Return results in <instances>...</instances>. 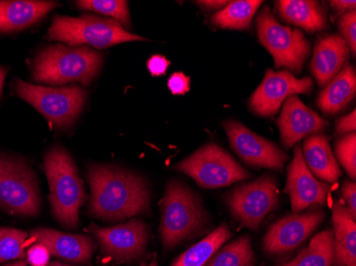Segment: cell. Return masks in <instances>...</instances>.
Returning a JSON list of instances; mask_svg holds the SVG:
<instances>
[{
	"mask_svg": "<svg viewBox=\"0 0 356 266\" xmlns=\"http://www.w3.org/2000/svg\"><path fill=\"white\" fill-rule=\"evenodd\" d=\"M88 181L90 212L106 221H121L149 210V191L143 178L113 166L91 165Z\"/></svg>",
	"mask_w": 356,
	"mask_h": 266,
	"instance_id": "cell-1",
	"label": "cell"
},
{
	"mask_svg": "<svg viewBox=\"0 0 356 266\" xmlns=\"http://www.w3.org/2000/svg\"><path fill=\"white\" fill-rule=\"evenodd\" d=\"M43 169L54 216L67 228L78 227L79 209L87 201V194L75 162L65 149L55 147L46 153Z\"/></svg>",
	"mask_w": 356,
	"mask_h": 266,
	"instance_id": "cell-2",
	"label": "cell"
},
{
	"mask_svg": "<svg viewBox=\"0 0 356 266\" xmlns=\"http://www.w3.org/2000/svg\"><path fill=\"white\" fill-rule=\"evenodd\" d=\"M103 60L102 53L89 47L51 46L35 58L33 79L49 85H64L74 81L90 85L99 75Z\"/></svg>",
	"mask_w": 356,
	"mask_h": 266,
	"instance_id": "cell-3",
	"label": "cell"
},
{
	"mask_svg": "<svg viewBox=\"0 0 356 266\" xmlns=\"http://www.w3.org/2000/svg\"><path fill=\"white\" fill-rule=\"evenodd\" d=\"M160 209V235L167 248L174 247L191 237L205 223V211L199 198L177 180L168 183Z\"/></svg>",
	"mask_w": 356,
	"mask_h": 266,
	"instance_id": "cell-4",
	"label": "cell"
},
{
	"mask_svg": "<svg viewBox=\"0 0 356 266\" xmlns=\"http://www.w3.org/2000/svg\"><path fill=\"white\" fill-rule=\"evenodd\" d=\"M47 38L71 46L87 44L95 48H107L124 42L144 41V38L126 31L117 21L101 19L91 14H83L80 17L55 16Z\"/></svg>",
	"mask_w": 356,
	"mask_h": 266,
	"instance_id": "cell-5",
	"label": "cell"
},
{
	"mask_svg": "<svg viewBox=\"0 0 356 266\" xmlns=\"http://www.w3.org/2000/svg\"><path fill=\"white\" fill-rule=\"evenodd\" d=\"M256 27L258 40L271 53L275 66L301 73L311 53V44L304 37L303 32L281 25L268 6L258 14Z\"/></svg>",
	"mask_w": 356,
	"mask_h": 266,
	"instance_id": "cell-6",
	"label": "cell"
},
{
	"mask_svg": "<svg viewBox=\"0 0 356 266\" xmlns=\"http://www.w3.org/2000/svg\"><path fill=\"white\" fill-rule=\"evenodd\" d=\"M175 169L190 176L205 189L229 187L251 177L249 172L216 144H207L200 148L179 162Z\"/></svg>",
	"mask_w": 356,
	"mask_h": 266,
	"instance_id": "cell-7",
	"label": "cell"
},
{
	"mask_svg": "<svg viewBox=\"0 0 356 266\" xmlns=\"http://www.w3.org/2000/svg\"><path fill=\"white\" fill-rule=\"evenodd\" d=\"M14 90L24 101L39 110L48 121L58 127L71 125L85 106L87 92L81 87L53 89L38 87L17 79Z\"/></svg>",
	"mask_w": 356,
	"mask_h": 266,
	"instance_id": "cell-8",
	"label": "cell"
},
{
	"mask_svg": "<svg viewBox=\"0 0 356 266\" xmlns=\"http://www.w3.org/2000/svg\"><path fill=\"white\" fill-rule=\"evenodd\" d=\"M0 207L22 215H37L40 211L35 174L22 160L3 155H0Z\"/></svg>",
	"mask_w": 356,
	"mask_h": 266,
	"instance_id": "cell-9",
	"label": "cell"
},
{
	"mask_svg": "<svg viewBox=\"0 0 356 266\" xmlns=\"http://www.w3.org/2000/svg\"><path fill=\"white\" fill-rule=\"evenodd\" d=\"M234 217L250 229H258L266 216L279 203V187L275 178L263 176L241 185L227 196Z\"/></svg>",
	"mask_w": 356,
	"mask_h": 266,
	"instance_id": "cell-10",
	"label": "cell"
},
{
	"mask_svg": "<svg viewBox=\"0 0 356 266\" xmlns=\"http://www.w3.org/2000/svg\"><path fill=\"white\" fill-rule=\"evenodd\" d=\"M223 127L232 148L245 163L258 169H283L288 156L275 144L259 137L238 122H224Z\"/></svg>",
	"mask_w": 356,
	"mask_h": 266,
	"instance_id": "cell-11",
	"label": "cell"
},
{
	"mask_svg": "<svg viewBox=\"0 0 356 266\" xmlns=\"http://www.w3.org/2000/svg\"><path fill=\"white\" fill-rule=\"evenodd\" d=\"M313 90V80L296 78L289 71L268 69L261 85L250 98V109L259 116L270 117L277 114L282 103L290 96L307 94Z\"/></svg>",
	"mask_w": 356,
	"mask_h": 266,
	"instance_id": "cell-12",
	"label": "cell"
},
{
	"mask_svg": "<svg viewBox=\"0 0 356 266\" xmlns=\"http://www.w3.org/2000/svg\"><path fill=\"white\" fill-rule=\"evenodd\" d=\"M90 230L99 241L102 253L118 261H131L141 257L149 242L147 224L140 219L110 228L92 225Z\"/></svg>",
	"mask_w": 356,
	"mask_h": 266,
	"instance_id": "cell-13",
	"label": "cell"
},
{
	"mask_svg": "<svg viewBox=\"0 0 356 266\" xmlns=\"http://www.w3.org/2000/svg\"><path fill=\"white\" fill-rule=\"evenodd\" d=\"M323 211L295 213L285 216L268 230L264 249L270 255H284L295 251L325 219Z\"/></svg>",
	"mask_w": 356,
	"mask_h": 266,
	"instance_id": "cell-14",
	"label": "cell"
},
{
	"mask_svg": "<svg viewBox=\"0 0 356 266\" xmlns=\"http://www.w3.org/2000/svg\"><path fill=\"white\" fill-rule=\"evenodd\" d=\"M330 190L329 183L318 181L311 173L304 161L301 147H296L293 161L288 166L285 188L293 213H299L312 206L325 205Z\"/></svg>",
	"mask_w": 356,
	"mask_h": 266,
	"instance_id": "cell-15",
	"label": "cell"
},
{
	"mask_svg": "<svg viewBox=\"0 0 356 266\" xmlns=\"http://www.w3.org/2000/svg\"><path fill=\"white\" fill-rule=\"evenodd\" d=\"M277 124L281 132L282 143L287 148L327 127V122L304 105L296 95L286 99Z\"/></svg>",
	"mask_w": 356,
	"mask_h": 266,
	"instance_id": "cell-16",
	"label": "cell"
},
{
	"mask_svg": "<svg viewBox=\"0 0 356 266\" xmlns=\"http://www.w3.org/2000/svg\"><path fill=\"white\" fill-rule=\"evenodd\" d=\"M31 237L43 244L55 257L75 263H86L91 259L95 243L88 235H71L48 228L32 230Z\"/></svg>",
	"mask_w": 356,
	"mask_h": 266,
	"instance_id": "cell-17",
	"label": "cell"
},
{
	"mask_svg": "<svg viewBox=\"0 0 356 266\" xmlns=\"http://www.w3.org/2000/svg\"><path fill=\"white\" fill-rule=\"evenodd\" d=\"M349 55V47L341 35H325L318 40L311 71L320 87H325L341 73Z\"/></svg>",
	"mask_w": 356,
	"mask_h": 266,
	"instance_id": "cell-18",
	"label": "cell"
},
{
	"mask_svg": "<svg viewBox=\"0 0 356 266\" xmlns=\"http://www.w3.org/2000/svg\"><path fill=\"white\" fill-rule=\"evenodd\" d=\"M335 266H356V224L347 208L335 203L332 210Z\"/></svg>",
	"mask_w": 356,
	"mask_h": 266,
	"instance_id": "cell-19",
	"label": "cell"
},
{
	"mask_svg": "<svg viewBox=\"0 0 356 266\" xmlns=\"http://www.w3.org/2000/svg\"><path fill=\"white\" fill-rule=\"evenodd\" d=\"M275 10L284 22L306 31H321L327 27V12L317 1L280 0L275 3Z\"/></svg>",
	"mask_w": 356,
	"mask_h": 266,
	"instance_id": "cell-20",
	"label": "cell"
},
{
	"mask_svg": "<svg viewBox=\"0 0 356 266\" xmlns=\"http://www.w3.org/2000/svg\"><path fill=\"white\" fill-rule=\"evenodd\" d=\"M302 156L314 176L329 183L341 178V171L325 135H311L304 141Z\"/></svg>",
	"mask_w": 356,
	"mask_h": 266,
	"instance_id": "cell-21",
	"label": "cell"
},
{
	"mask_svg": "<svg viewBox=\"0 0 356 266\" xmlns=\"http://www.w3.org/2000/svg\"><path fill=\"white\" fill-rule=\"evenodd\" d=\"M57 6L53 1H0V32L25 29Z\"/></svg>",
	"mask_w": 356,
	"mask_h": 266,
	"instance_id": "cell-22",
	"label": "cell"
},
{
	"mask_svg": "<svg viewBox=\"0 0 356 266\" xmlns=\"http://www.w3.org/2000/svg\"><path fill=\"white\" fill-rule=\"evenodd\" d=\"M356 91L355 71L351 65H346L341 73L325 85L318 98V107L323 113H338L351 103Z\"/></svg>",
	"mask_w": 356,
	"mask_h": 266,
	"instance_id": "cell-23",
	"label": "cell"
},
{
	"mask_svg": "<svg viewBox=\"0 0 356 266\" xmlns=\"http://www.w3.org/2000/svg\"><path fill=\"white\" fill-rule=\"evenodd\" d=\"M232 238L229 226L222 224L205 239L197 242L177 258L172 266H205L225 242Z\"/></svg>",
	"mask_w": 356,
	"mask_h": 266,
	"instance_id": "cell-24",
	"label": "cell"
},
{
	"mask_svg": "<svg viewBox=\"0 0 356 266\" xmlns=\"http://www.w3.org/2000/svg\"><path fill=\"white\" fill-rule=\"evenodd\" d=\"M263 3L261 0L231 1L211 16V23L223 29H248L251 26L252 19L258 8Z\"/></svg>",
	"mask_w": 356,
	"mask_h": 266,
	"instance_id": "cell-25",
	"label": "cell"
},
{
	"mask_svg": "<svg viewBox=\"0 0 356 266\" xmlns=\"http://www.w3.org/2000/svg\"><path fill=\"white\" fill-rule=\"evenodd\" d=\"M333 262V230H325L313 238L295 259L280 266H331Z\"/></svg>",
	"mask_w": 356,
	"mask_h": 266,
	"instance_id": "cell-26",
	"label": "cell"
},
{
	"mask_svg": "<svg viewBox=\"0 0 356 266\" xmlns=\"http://www.w3.org/2000/svg\"><path fill=\"white\" fill-rule=\"evenodd\" d=\"M255 256L250 237L239 238L218 251L206 266H254Z\"/></svg>",
	"mask_w": 356,
	"mask_h": 266,
	"instance_id": "cell-27",
	"label": "cell"
},
{
	"mask_svg": "<svg viewBox=\"0 0 356 266\" xmlns=\"http://www.w3.org/2000/svg\"><path fill=\"white\" fill-rule=\"evenodd\" d=\"M28 233L13 228H0V262L25 258Z\"/></svg>",
	"mask_w": 356,
	"mask_h": 266,
	"instance_id": "cell-28",
	"label": "cell"
},
{
	"mask_svg": "<svg viewBox=\"0 0 356 266\" xmlns=\"http://www.w3.org/2000/svg\"><path fill=\"white\" fill-rule=\"evenodd\" d=\"M77 6L80 9L112 16L122 26L131 27V17H129L127 1H123V0H87V1H77Z\"/></svg>",
	"mask_w": 356,
	"mask_h": 266,
	"instance_id": "cell-29",
	"label": "cell"
},
{
	"mask_svg": "<svg viewBox=\"0 0 356 266\" xmlns=\"http://www.w3.org/2000/svg\"><path fill=\"white\" fill-rule=\"evenodd\" d=\"M336 155L351 178L356 177V135L349 133L336 142Z\"/></svg>",
	"mask_w": 356,
	"mask_h": 266,
	"instance_id": "cell-30",
	"label": "cell"
},
{
	"mask_svg": "<svg viewBox=\"0 0 356 266\" xmlns=\"http://www.w3.org/2000/svg\"><path fill=\"white\" fill-rule=\"evenodd\" d=\"M338 27L343 33V39L347 43L352 55L356 53V12L350 11L338 19Z\"/></svg>",
	"mask_w": 356,
	"mask_h": 266,
	"instance_id": "cell-31",
	"label": "cell"
},
{
	"mask_svg": "<svg viewBox=\"0 0 356 266\" xmlns=\"http://www.w3.org/2000/svg\"><path fill=\"white\" fill-rule=\"evenodd\" d=\"M49 251L43 244L37 243L27 253V260L31 266H46L49 261Z\"/></svg>",
	"mask_w": 356,
	"mask_h": 266,
	"instance_id": "cell-32",
	"label": "cell"
},
{
	"mask_svg": "<svg viewBox=\"0 0 356 266\" xmlns=\"http://www.w3.org/2000/svg\"><path fill=\"white\" fill-rule=\"evenodd\" d=\"M168 88L173 95H184L190 90V78L181 72L174 73L168 81Z\"/></svg>",
	"mask_w": 356,
	"mask_h": 266,
	"instance_id": "cell-33",
	"label": "cell"
},
{
	"mask_svg": "<svg viewBox=\"0 0 356 266\" xmlns=\"http://www.w3.org/2000/svg\"><path fill=\"white\" fill-rule=\"evenodd\" d=\"M343 197L347 203V210L354 219H356V185L354 181H346L341 188Z\"/></svg>",
	"mask_w": 356,
	"mask_h": 266,
	"instance_id": "cell-34",
	"label": "cell"
},
{
	"mask_svg": "<svg viewBox=\"0 0 356 266\" xmlns=\"http://www.w3.org/2000/svg\"><path fill=\"white\" fill-rule=\"evenodd\" d=\"M171 62L161 55H154L147 61V69L153 76L165 75Z\"/></svg>",
	"mask_w": 356,
	"mask_h": 266,
	"instance_id": "cell-35",
	"label": "cell"
},
{
	"mask_svg": "<svg viewBox=\"0 0 356 266\" xmlns=\"http://www.w3.org/2000/svg\"><path fill=\"white\" fill-rule=\"evenodd\" d=\"M355 110L352 113L343 116L341 119H338L336 123V133L337 135H345V133H353L355 132Z\"/></svg>",
	"mask_w": 356,
	"mask_h": 266,
	"instance_id": "cell-36",
	"label": "cell"
},
{
	"mask_svg": "<svg viewBox=\"0 0 356 266\" xmlns=\"http://www.w3.org/2000/svg\"><path fill=\"white\" fill-rule=\"evenodd\" d=\"M331 6L336 11L345 14L350 11H355L356 3L354 0L352 1H331Z\"/></svg>",
	"mask_w": 356,
	"mask_h": 266,
	"instance_id": "cell-37",
	"label": "cell"
},
{
	"mask_svg": "<svg viewBox=\"0 0 356 266\" xmlns=\"http://www.w3.org/2000/svg\"><path fill=\"white\" fill-rule=\"evenodd\" d=\"M197 3L201 7L205 8V9L215 10L225 7L229 1H197Z\"/></svg>",
	"mask_w": 356,
	"mask_h": 266,
	"instance_id": "cell-38",
	"label": "cell"
},
{
	"mask_svg": "<svg viewBox=\"0 0 356 266\" xmlns=\"http://www.w3.org/2000/svg\"><path fill=\"white\" fill-rule=\"evenodd\" d=\"M6 74L7 71L3 67H0V96L3 94V81H5Z\"/></svg>",
	"mask_w": 356,
	"mask_h": 266,
	"instance_id": "cell-39",
	"label": "cell"
},
{
	"mask_svg": "<svg viewBox=\"0 0 356 266\" xmlns=\"http://www.w3.org/2000/svg\"><path fill=\"white\" fill-rule=\"evenodd\" d=\"M6 266H26V263L24 261H19V262H15V263H13V264H9V265H6Z\"/></svg>",
	"mask_w": 356,
	"mask_h": 266,
	"instance_id": "cell-40",
	"label": "cell"
},
{
	"mask_svg": "<svg viewBox=\"0 0 356 266\" xmlns=\"http://www.w3.org/2000/svg\"><path fill=\"white\" fill-rule=\"evenodd\" d=\"M47 266H71V265H65V264L59 263V262H54V263L49 264Z\"/></svg>",
	"mask_w": 356,
	"mask_h": 266,
	"instance_id": "cell-41",
	"label": "cell"
},
{
	"mask_svg": "<svg viewBox=\"0 0 356 266\" xmlns=\"http://www.w3.org/2000/svg\"><path fill=\"white\" fill-rule=\"evenodd\" d=\"M147 266H158L157 259H156V258H154V259L152 260L151 263H149V265Z\"/></svg>",
	"mask_w": 356,
	"mask_h": 266,
	"instance_id": "cell-42",
	"label": "cell"
}]
</instances>
